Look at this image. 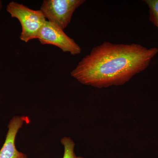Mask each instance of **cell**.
<instances>
[{"mask_svg":"<svg viewBox=\"0 0 158 158\" xmlns=\"http://www.w3.org/2000/svg\"><path fill=\"white\" fill-rule=\"evenodd\" d=\"M158 53L156 47L104 42L93 48L70 75L83 85L98 88L124 85L145 70Z\"/></svg>","mask_w":158,"mask_h":158,"instance_id":"obj_1","label":"cell"},{"mask_svg":"<svg viewBox=\"0 0 158 158\" xmlns=\"http://www.w3.org/2000/svg\"><path fill=\"white\" fill-rule=\"evenodd\" d=\"M11 17L19 21L22 27L20 39L26 43L37 39L45 23V17L40 10H35L17 2H11L6 7Z\"/></svg>","mask_w":158,"mask_h":158,"instance_id":"obj_2","label":"cell"},{"mask_svg":"<svg viewBox=\"0 0 158 158\" xmlns=\"http://www.w3.org/2000/svg\"><path fill=\"white\" fill-rule=\"evenodd\" d=\"M85 2L84 0H44L40 10L47 20L64 30L70 23L75 11Z\"/></svg>","mask_w":158,"mask_h":158,"instance_id":"obj_3","label":"cell"},{"mask_svg":"<svg viewBox=\"0 0 158 158\" xmlns=\"http://www.w3.org/2000/svg\"><path fill=\"white\" fill-rule=\"evenodd\" d=\"M37 39L42 44L55 46L64 52L69 53L73 56L81 52L80 46L69 37L64 30L48 20L40 31Z\"/></svg>","mask_w":158,"mask_h":158,"instance_id":"obj_4","label":"cell"},{"mask_svg":"<svg viewBox=\"0 0 158 158\" xmlns=\"http://www.w3.org/2000/svg\"><path fill=\"white\" fill-rule=\"evenodd\" d=\"M25 122H29L27 116H15L11 118L5 142L0 150V158H27V155L17 150L15 145L16 135Z\"/></svg>","mask_w":158,"mask_h":158,"instance_id":"obj_5","label":"cell"},{"mask_svg":"<svg viewBox=\"0 0 158 158\" xmlns=\"http://www.w3.org/2000/svg\"><path fill=\"white\" fill-rule=\"evenodd\" d=\"M61 143L64 147V153L63 158H84L77 157L74 152L75 143L71 138L65 137L62 138Z\"/></svg>","mask_w":158,"mask_h":158,"instance_id":"obj_6","label":"cell"},{"mask_svg":"<svg viewBox=\"0 0 158 158\" xmlns=\"http://www.w3.org/2000/svg\"><path fill=\"white\" fill-rule=\"evenodd\" d=\"M144 2L149 8L150 20L158 29V0H147Z\"/></svg>","mask_w":158,"mask_h":158,"instance_id":"obj_7","label":"cell"},{"mask_svg":"<svg viewBox=\"0 0 158 158\" xmlns=\"http://www.w3.org/2000/svg\"><path fill=\"white\" fill-rule=\"evenodd\" d=\"M2 1H0V11H1V9L2 8Z\"/></svg>","mask_w":158,"mask_h":158,"instance_id":"obj_8","label":"cell"}]
</instances>
